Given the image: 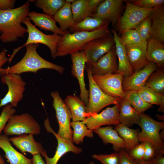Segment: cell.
I'll return each mask as SVG.
<instances>
[{"label":"cell","mask_w":164,"mask_h":164,"mask_svg":"<svg viewBox=\"0 0 164 164\" xmlns=\"http://www.w3.org/2000/svg\"><path fill=\"white\" fill-rule=\"evenodd\" d=\"M30 6L28 1L16 8L0 10V40L3 43L15 42L27 33V29L21 23L28 16Z\"/></svg>","instance_id":"1"},{"label":"cell","mask_w":164,"mask_h":164,"mask_svg":"<svg viewBox=\"0 0 164 164\" xmlns=\"http://www.w3.org/2000/svg\"><path fill=\"white\" fill-rule=\"evenodd\" d=\"M38 44H31L26 45V53L18 62L10 67L3 69L0 72L2 76L8 73L20 75L26 72L36 73L43 69L54 70L62 74L65 70L62 66L48 61L41 56L37 51Z\"/></svg>","instance_id":"2"},{"label":"cell","mask_w":164,"mask_h":164,"mask_svg":"<svg viewBox=\"0 0 164 164\" xmlns=\"http://www.w3.org/2000/svg\"><path fill=\"white\" fill-rule=\"evenodd\" d=\"M109 23L92 32H80L70 33L67 31L62 36L58 43L56 56H64L83 50L85 46L93 39L111 35Z\"/></svg>","instance_id":"3"},{"label":"cell","mask_w":164,"mask_h":164,"mask_svg":"<svg viewBox=\"0 0 164 164\" xmlns=\"http://www.w3.org/2000/svg\"><path fill=\"white\" fill-rule=\"evenodd\" d=\"M140 120L138 125L141 128L138 132L139 142L148 141L153 145L157 155H163L164 143L160 136V131L164 128V121H158L151 116L143 113H140Z\"/></svg>","instance_id":"4"},{"label":"cell","mask_w":164,"mask_h":164,"mask_svg":"<svg viewBox=\"0 0 164 164\" xmlns=\"http://www.w3.org/2000/svg\"><path fill=\"white\" fill-rule=\"evenodd\" d=\"M22 23L26 26L28 36L26 43L23 45L13 50L10 57L8 58L9 63H10L17 53L22 48L31 44H43L49 47L53 58L56 59L57 45L61 40L62 36L58 34H53L47 35L38 29L33 25L27 17L22 21Z\"/></svg>","instance_id":"5"},{"label":"cell","mask_w":164,"mask_h":164,"mask_svg":"<svg viewBox=\"0 0 164 164\" xmlns=\"http://www.w3.org/2000/svg\"><path fill=\"white\" fill-rule=\"evenodd\" d=\"M86 64L85 68L89 84L88 102L86 105L87 112L91 116L97 114L102 109L111 104L119 103L122 99L111 97L105 94L94 81L91 71V66Z\"/></svg>","instance_id":"6"},{"label":"cell","mask_w":164,"mask_h":164,"mask_svg":"<svg viewBox=\"0 0 164 164\" xmlns=\"http://www.w3.org/2000/svg\"><path fill=\"white\" fill-rule=\"evenodd\" d=\"M41 132V127L39 123L27 113L12 115L3 130L4 134L7 136L25 134L38 135Z\"/></svg>","instance_id":"7"},{"label":"cell","mask_w":164,"mask_h":164,"mask_svg":"<svg viewBox=\"0 0 164 164\" xmlns=\"http://www.w3.org/2000/svg\"><path fill=\"white\" fill-rule=\"evenodd\" d=\"M50 95L53 98L52 104L59 126L57 134L63 138L73 142V131L70 126L72 116L70 109L58 91H52Z\"/></svg>","instance_id":"8"},{"label":"cell","mask_w":164,"mask_h":164,"mask_svg":"<svg viewBox=\"0 0 164 164\" xmlns=\"http://www.w3.org/2000/svg\"><path fill=\"white\" fill-rule=\"evenodd\" d=\"M1 80L7 85L8 91L0 100V108L9 104L13 108L16 107L23 98L26 82L20 75L14 73L5 74L1 76Z\"/></svg>","instance_id":"9"},{"label":"cell","mask_w":164,"mask_h":164,"mask_svg":"<svg viewBox=\"0 0 164 164\" xmlns=\"http://www.w3.org/2000/svg\"><path fill=\"white\" fill-rule=\"evenodd\" d=\"M122 73H108L103 75H93V79L99 87L105 94L111 97L123 99L124 91Z\"/></svg>","instance_id":"10"},{"label":"cell","mask_w":164,"mask_h":164,"mask_svg":"<svg viewBox=\"0 0 164 164\" xmlns=\"http://www.w3.org/2000/svg\"><path fill=\"white\" fill-rule=\"evenodd\" d=\"M152 9L142 8L129 2H126L125 12L117 24L120 33L125 30L134 29L148 16Z\"/></svg>","instance_id":"11"},{"label":"cell","mask_w":164,"mask_h":164,"mask_svg":"<svg viewBox=\"0 0 164 164\" xmlns=\"http://www.w3.org/2000/svg\"><path fill=\"white\" fill-rule=\"evenodd\" d=\"M44 125L46 131L53 134L57 141V146L54 155L52 158L47 155L45 150L42 151L41 155L45 159L46 164H57L61 158L69 152L78 154L82 152V149L75 146L73 142L67 140L61 137L56 133L51 128L48 118L44 121Z\"/></svg>","instance_id":"12"},{"label":"cell","mask_w":164,"mask_h":164,"mask_svg":"<svg viewBox=\"0 0 164 164\" xmlns=\"http://www.w3.org/2000/svg\"><path fill=\"white\" fill-rule=\"evenodd\" d=\"M114 45L113 37L111 35L90 41L85 46L83 50L87 59L86 63L91 64L95 62Z\"/></svg>","instance_id":"13"},{"label":"cell","mask_w":164,"mask_h":164,"mask_svg":"<svg viewBox=\"0 0 164 164\" xmlns=\"http://www.w3.org/2000/svg\"><path fill=\"white\" fill-rule=\"evenodd\" d=\"M119 104L108 107L99 113L93 114L82 121L89 129L94 130L103 125H116L119 119Z\"/></svg>","instance_id":"14"},{"label":"cell","mask_w":164,"mask_h":164,"mask_svg":"<svg viewBox=\"0 0 164 164\" xmlns=\"http://www.w3.org/2000/svg\"><path fill=\"white\" fill-rule=\"evenodd\" d=\"M72 64L71 73L78 80L80 90V97L87 105L88 102L89 91L86 87L84 70L87 59L83 50L70 54Z\"/></svg>","instance_id":"15"},{"label":"cell","mask_w":164,"mask_h":164,"mask_svg":"<svg viewBox=\"0 0 164 164\" xmlns=\"http://www.w3.org/2000/svg\"><path fill=\"white\" fill-rule=\"evenodd\" d=\"M123 2L122 0H103L90 16L107 20L115 26L119 20Z\"/></svg>","instance_id":"16"},{"label":"cell","mask_w":164,"mask_h":164,"mask_svg":"<svg viewBox=\"0 0 164 164\" xmlns=\"http://www.w3.org/2000/svg\"><path fill=\"white\" fill-rule=\"evenodd\" d=\"M158 68L153 62L149 63L142 69L135 72L128 77H123L122 87L124 91H138L145 86L149 76Z\"/></svg>","instance_id":"17"},{"label":"cell","mask_w":164,"mask_h":164,"mask_svg":"<svg viewBox=\"0 0 164 164\" xmlns=\"http://www.w3.org/2000/svg\"><path fill=\"white\" fill-rule=\"evenodd\" d=\"M90 64L93 75H103L108 73H116L118 65L115 46L96 61Z\"/></svg>","instance_id":"18"},{"label":"cell","mask_w":164,"mask_h":164,"mask_svg":"<svg viewBox=\"0 0 164 164\" xmlns=\"http://www.w3.org/2000/svg\"><path fill=\"white\" fill-rule=\"evenodd\" d=\"M147 41L135 45L125 46L129 63L134 72L143 68L149 63L146 56Z\"/></svg>","instance_id":"19"},{"label":"cell","mask_w":164,"mask_h":164,"mask_svg":"<svg viewBox=\"0 0 164 164\" xmlns=\"http://www.w3.org/2000/svg\"><path fill=\"white\" fill-rule=\"evenodd\" d=\"M9 139L22 153L28 152L33 155L41 154L44 150L41 144L36 141L32 134H23L9 138Z\"/></svg>","instance_id":"20"},{"label":"cell","mask_w":164,"mask_h":164,"mask_svg":"<svg viewBox=\"0 0 164 164\" xmlns=\"http://www.w3.org/2000/svg\"><path fill=\"white\" fill-rule=\"evenodd\" d=\"M115 43V47L118 59V69L116 73H122L124 77H128L134 73L129 63L126 50L125 46L120 40V36L116 31L111 29Z\"/></svg>","instance_id":"21"},{"label":"cell","mask_w":164,"mask_h":164,"mask_svg":"<svg viewBox=\"0 0 164 164\" xmlns=\"http://www.w3.org/2000/svg\"><path fill=\"white\" fill-rule=\"evenodd\" d=\"M151 23V38L164 42V7L163 5L152 9L148 15Z\"/></svg>","instance_id":"22"},{"label":"cell","mask_w":164,"mask_h":164,"mask_svg":"<svg viewBox=\"0 0 164 164\" xmlns=\"http://www.w3.org/2000/svg\"><path fill=\"white\" fill-rule=\"evenodd\" d=\"M28 17L35 26L45 31H51L53 34L62 36L68 31L63 32L57 26L53 16L32 11L30 12Z\"/></svg>","instance_id":"23"},{"label":"cell","mask_w":164,"mask_h":164,"mask_svg":"<svg viewBox=\"0 0 164 164\" xmlns=\"http://www.w3.org/2000/svg\"><path fill=\"white\" fill-rule=\"evenodd\" d=\"M0 148L5 154L10 164H32V159L27 158L15 150L12 145L8 136L0 135Z\"/></svg>","instance_id":"24"},{"label":"cell","mask_w":164,"mask_h":164,"mask_svg":"<svg viewBox=\"0 0 164 164\" xmlns=\"http://www.w3.org/2000/svg\"><path fill=\"white\" fill-rule=\"evenodd\" d=\"M93 131L98 135L105 145L112 144L115 152H119L121 149H125V144L124 140L112 126L99 127Z\"/></svg>","instance_id":"25"},{"label":"cell","mask_w":164,"mask_h":164,"mask_svg":"<svg viewBox=\"0 0 164 164\" xmlns=\"http://www.w3.org/2000/svg\"><path fill=\"white\" fill-rule=\"evenodd\" d=\"M64 101L70 109L72 121H83L91 116L87 111L86 105L76 95H68Z\"/></svg>","instance_id":"26"},{"label":"cell","mask_w":164,"mask_h":164,"mask_svg":"<svg viewBox=\"0 0 164 164\" xmlns=\"http://www.w3.org/2000/svg\"><path fill=\"white\" fill-rule=\"evenodd\" d=\"M146 56L149 62L155 63L158 68H164V45L163 43L150 38L147 41Z\"/></svg>","instance_id":"27"},{"label":"cell","mask_w":164,"mask_h":164,"mask_svg":"<svg viewBox=\"0 0 164 164\" xmlns=\"http://www.w3.org/2000/svg\"><path fill=\"white\" fill-rule=\"evenodd\" d=\"M119 104L120 123L129 127L135 124L138 125L140 120V113L123 99H122Z\"/></svg>","instance_id":"28"},{"label":"cell","mask_w":164,"mask_h":164,"mask_svg":"<svg viewBox=\"0 0 164 164\" xmlns=\"http://www.w3.org/2000/svg\"><path fill=\"white\" fill-rule=\"evenodd\" d=\"M114 128L124 140L125 144V150L127 152L139 144L137 129L130 128L120 123L116 125Z\"/></svg>","instance_id":"29"},{"label":"cell","mask_w":164,"mask_h":164,"mask_svg":"<svg viewBox=\"0 0 164 164\" xmlns=\"http://www.w3.org/2000/svg\"><path fill=\"white\" fill-rule=\"evenodd\" d=\"M109 23L107 20L87 17L81 21L74 23L68 29L70 33L80 32H92Z\"/></svg>","instance_id":"30"},{"label":"cell","mask_w":164,"mask_h":164,"mask_svg":"<svg viewBox=\"0 0 164 164\" xmlns=\"http://www.w3.org/2000/svg\"><path fill=\"white\" fill-rule=\"evenodd\" d=\"M137 91L140 97L144 101L152 105H159L158 111L164 113V94L159 93L145 86Z\"/></svg>","instance_id":"31"},{"label":"cell","mask_w":164,"mask_h":164,"mask_svg":"<svg viewBox=\"0 0 164 164\" xmlns=\"http://www.w3.org/2000/svg\"><path fill=\"white\" fill-rule=\"evenodd\" d=\"M71 4L66 3L65 5L53 16L60 28L66 32L74 23L71 7Z\"/></svg>","instance_id":"32"},{"label":"cell","mask_w":164,"mask_h":164,"mask_svg":"<svg viewBox=\"0 0 164 164\" xmlns=\"http://www.w3.org/2000/svg\"><path fill=\"white\" fill-rule=\"evenodd\" d=\"M123 99L128 102L137 112L143 113L152 108V104L143 100L139 96L137 91L131 90L124 91Z\"/></svg>","instance_id":"33"},{"label":"cell","mask_w":164,"mask_h":164,"mask_svg":"<svg viewBox=\"0 0 164 164\" xmlns=\"http://www.w3.org/2000/svg\"><path fill=\"white\" fill-rule=\"evenodd\" d=\"M71 7L75 23L90 16L92 13L88 6V0H75L71 4Z\"/></svg>","instance_id":"34"},{"label":"cell","mask_w":164,"mask_h":164,"mask_svg":"<svg viewBox=\"0 0 164 164\" xmlns=\"http://www.w3.org/2000/svg\"><path fill=\"white\" fill-rule=\"evenodd\" d=\"M70 126L73 129L72 141L76 144L82 143L85 136L91 138L93 136V130L88 129L82 121H72Z\"/></svg>","instance_id":"35"},{"label":"cell","mask_w":164,"mask_h":164,"mask_svg":"<svg viewBox=\"0 0 164 164\" xmlns=\"http://www.w3.org/2000/svg\"><path fill=\"white\" fill-rule=\"evenodd\" d=\"M35 6L43 10L44 13L53 16L65 4L64 0H36Z\"/></svg>","instance_id":"36"},{"label":"cell","mask_w":164,"mask_h":164,"mask_svg":"<svg viewBox=\"0 0 164 164\" xmlns=\"http://www.w3.org/2000/svg\"><path fill=\"white\" fill-rule=\"evenodd\" d=\"M145 86L160 94H164V69L158 68L149 77Z\"/></svg>","instance_id":"37"},{"label":"cell","mask_w":164,"mask_h":164,"mask_svg":"<svg viewBox=\"0 0 164 164\" xmlns=\"http://www.w3.org/2000/svg\"><path fill=\"white\" fill-rule=\"evenodd\" d=\"M120 38L121 42L125 46L139 45L147 41H143L134 29L124 31Z\"/></svg>","instance_id":"38"},{"label":"cell","mask_w":164,"mask_h":164,"mask_svg":"<svg viewBox=\"0 0 164 164\" xmlns=\"http://www.w3.org/2000/svg\"><path fill=\"white\" fill-rule=\"evenodd\" d=\"M138 33L142 39L147 41L151 38V23L149 18L147 16L134 29Z\"/></svg>","instance_id":"39"},{"label":"cell","mask_w":164,"mask_h":164,"mask_svg":"<svg viewBox=\"0 0 164 164\" xmlns=\"http://www.w3.org/2000/svg\"><path fill=\"white\" fill-rule=\"evenodd\" d=\"M92 158L100 161L102 164H119L120 155L115 152L109 154H94Z\"/></svg>","instance_id":"40"},{"label":"cell","mask_w":164,"mask_h":164,"mask_svg":"<svg viewBox=\"0 0 164 164\" xmlns=\"http://www.w3.org/2000/svg\"><path fill=\"white\" fill-rule=\"evenodd\" d=\"M16 111V110L10 104L5 105L3 108L0 115V135L10 117Z\"/></svg>","instance_id":"41"},{"label":"cell","mask_w":164,"mask_h":164,"mask_svg":"<svg viewBox=\"0 0 164 164\" xmlns=\"http://www.w3.org/2000/svg\"><path fill=\"white\" fill-rule=\"evenodd\" d=\"M134 5L145 9H152L163 5L164 0H135L131 1Z\"/></svg>","instance_id":"42"},{"label":"cell","mask_w":164,"mask_h":164,"mask_svg":"<svg viewBox=\"0 0 164 164\" xmlns=\"http://www.w3.org/2000/svg\"><path fill=\"white\" fill-rule=\"evenodd\" d=\"M144 146L143 143L139 144L128 152H127L130 156L137 161H142L144 154Z\"/></svg>","instance_id":"43"},{"label":"cell","mask_w":164,"mask_h":164,"mask_svg":"<svg viewBox=\"0 0 164 164\" xmlns=\"http://www.w3.org/2000/svg\"><path fill=\"white\" fill-rule=\"evenodd\" d=\"M144 146V154L143 161L148 162L150 161L156 155L155 149L152 145L148 141L142 142Z\"/></svg>","instance_id":"44"},{"label":"cell","mask_w":164,"mask_h":164,"mask_svg":"<svg viewBox=\"0 0 164 164\" xmlns=\"http://www.w3.org/2000/svg\"><path fill=\"white\" fill-rule=\"evenodd\" d=\"M118 152L120 158L119 164H138L137 161L131 158L124 149H121Z\"/></svg>","instance_id":"45"},{"label":"cell","mask_w":164,"mask_h":164,"mask_svg":"<svg viewBox=\"0 0 164 164\" xmlns=\"http://www.w3.org/2000/svg\"><path fill=\"white\" fill-rule=\"evenodd\" d=\"M15 0H0V10L5 11L14 9Z\"/></svg>","instance_id":"46"},{"label":"cell","mask_w":164,"mask_h":164,"mask_svg":"<svg viewBox=\"0 0 164 164\" xmlns=\"http://www.w3.org/2000/svg\"><path fill=\"white\" fill-rule=\"evenodd\" d=\"M7 51L4 48L0 53V72L3 69L2 67L8 60V58L6 56Z\"/></svg>","instance_id":"47"},{"label":"cell","mask_w":164,"mask_h":164,"mask_svg":"<svg viewBox=\"0 0 164 164\" xmlns=\"http://www.w3.org/2000/svg\"><path fill=\"white\" fill-rule=\"evenodd\" d=\"M148 162L150 164H164V157L163 155H156L153 158Z\"/></svg>","instance_id":"48"},{"label":"cell","mask_w":164,"mask_h":164,"mask_svg":"<svg viewBox=\"0 0 164 164\" xmlns=\"http://www.w3.org/2000/svg\"><path fill=\"white\" fill-rule=\"evenodd\" d=\"M103 0H88L89 7L92 12L94 13L99 4Z\"/></svg>","instance_id":"49"},{"label":"cell","mask_w":164,"mask_h":164,"mask_svg":"<svg viewBox=\"0 0 164 164\" xmlns=\"http://www.w3.org/2000/svg\"><path fill=\"white\" fill-rule=\"evenodd\" d=\"M32 164H46L40 154L32 155Z\"/></svg>","instance_id":"50"},{"label":"cell","mask_w":164,"mask_h":164,"mask_svg":"<svg viewBox=\"0 0 164 164\" xmlns=\"http://www.w3.org/2000/svg\"><path fill=\"white\" fill-rule=\"evenodd\" d=\"M162 131L160 132V136L162 140L163 141L164 140V129L161 130Z\"/></svg>","instance_id":"51"},{"label":"cell","mask_w":164,"mask_h":164,"mask_svg":"<svg viewBox=\"0 0 164 164\" xmlns=\"http://www.w3.org/2000/svg\"><path fill=\"white\" fill-rule=\"evenodd\" d=\"M156 116L157 118L161 120H164V115H161L159 114H156Z\"/></svg>","instance_id":"52"},{"label":"cell","mask_w":164,"mask_h":164,"mask_svg":"<svg viewBox=\"0 0 164 164\" xmlns=\"http://www.w3.org/2000/svg\"><path fill=\"white\" fill-rule=\"evenodd\" d=\"M138 164H150L148 162L144 161H137Z\"/></svg>","instance_id":"53"},{"label":"cell","mask_w":164,"mask_h":164,"mask_svg":"<svg viewBox=\"0 0 164 164\" xmlns=\"http://www.w3.org/2000/svg\"><path fill=\"white\" fill-rule=\"evenodd\" d=\"M0 164H5V162L2 156L0 154Z\"/></svg>","instance_id":"54"},{"label":"cell","mask_w":164,"mask_h":164,"mask_svg":"<svg viewBox=\"0 0 164 164\" xmlns=\"http://www.w3.org/2000/svg\"><path fill=\"white\" fill-rule=\"evenodd\" d=\"M75 0H65V2L66 3L71 4Z\"/></svg>","instance_id":"55"},{"label":"cell","mask_w":164,"mask_h":164,"mask_svg":"<svg viewBox=\"0 0 164 164\" xmlns=\"http://www.w3.org/2000/svg\"><path fill=\"white\" fill-rule=\"evenodd\" d=\"M89 164H94V163L93 162H91L89 163Z\"/></svg>","instance_id":"56"}]
</instances>
